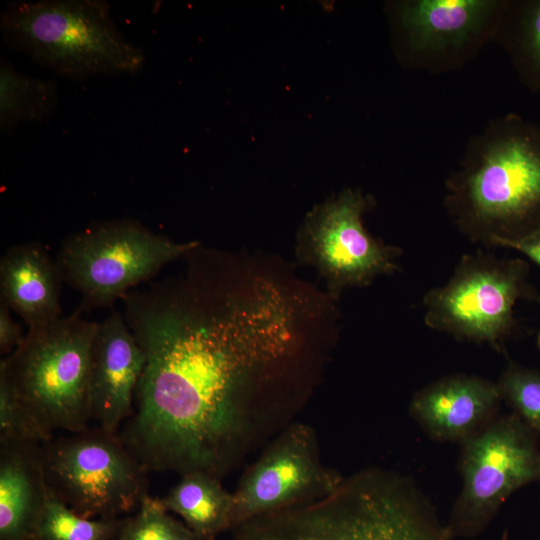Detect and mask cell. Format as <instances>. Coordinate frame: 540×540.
<instances>
[{"instance_id": "6da1fadb", "label": "cell", "mask_w": 540, "mask_h": 540, "mask_svg": "<svg viewBox=\"0 0 540 540\" xmlns=\"http://www.w3.org/2000/svg\"><path fill=\"white\" fill-rule=\"evenodd\" d=\"M192 261L185 277L122 298L145 365L118 435L148 471L221 479L293 422L301 404L279 385L299 342L278 291L262 288L245 304L220 260Z\"/></svg>"}, {"instance_id": "7a4b0ae2", "label": "cell", "mask_w": 540, "mask_h": 540, "mask_svg": "<svg viewBox=\"0 0 540 540\" xmlns=\"http://www.w3.org/2000/svg\"><path fill=\"white\" fill-rule=\"evenodd\" d=\"M443 205L457 230L485 247L540 230V125L514 113L490 121L446 179Z\"/></svg>"}, {"instance_id": "3957f363", "label": "cell", "mask_w": 540, "mask_h": 540, "mask_svg": "<svg viewBox=\"0 0 540 540\" xmlns=\"http://www.w3.org/2000/svg\"><path fill=\"white\" fill-rule=\"evenodd\" d=\"M231 540H454L412 479L368 468L327 496L247 520Z\"/></svg>"}, {"instance_id": "277c9868", "label": "cell", "mask_w": 540, "mask_h": 540, "mask_svg": "<svg viewBox=\"0 0 540 540\" xmlns=\"http://www.w3.org/2000/svg\"><path fill=\"white\" fill-rule=\"evenodd\" d=\"M0 29L9 48L68 78L135 74L145 64L103 0L13 1L1 12Z\"/></svg>"}, {"instance_id": "5b68a950", "label": "cell", "mask_w": 540, "mask_h": 540, "mask_svg": "<svg viewBox=\"0 0 540 540\" xmlns=\"http://www.w3.org/2000/svg\"><path fill=\"white\" fill-rule=\"evenodd\" d=\"M97 322L75 311L28 328L21 344L0 362V375L40 427L71 433L88 428L89 372Z\"/></svg>"}, {"instance_id": "8992f818", "label": "cell", "mask_w": 540, "mask_h": 540, "mask_svg": "<svg viewBox=\"0 0 540 540\" xmlns=\"http://www.w3.org/2000/svg\"><path fill=\"white\" fill-rule=\"evenodd\" d=\"M197 241L176 242L132 218L90 223L62 240L56 255L62 280L79 292V312L111 307L132 287L185 257Z\"/></svg>"}, {"instance_id": "52a82bcc", "label": "cell", "mask_w": 540, "mask_h": 540, "mask_svg": "<svg viewBox=\"0 0 540 540\" xmlns=\"http://www.w3.org/2000/svg\"><path fill=\"white\" fill-rule=\"evenodd\" d=\"M535 296L524 260L484 251L464 254L447 282L424 295V322L432 330L498 350L518 328L517 302Z\"/></svg>"}, {"instance_id": "ba28073f", "label": "cell", "mask_w": 540, "mask_h": 540, "mask_svg": "<svg viewBox=\"0 0 540 540\" xmlns=\"http://www.w3.org/2000/svg\"><path fill=\"white\" fill-rule=\"evenodd\" d=\"M50 490L86 518H119L148 495V470L118 434L98 426L41 445Z\"/></svg>"}, {"instance_id": "9c48e42d", "label": "cell", "mask_w": 540, "mask_h": 540, "mask_svg": "<svg viewBox=\"0 0 540 540\" xmlns=\"http://www.w3.org/2000/svg\"><path fill=\"white\" fill-rule=\"evenodd\" d=\"M461 446L462 487L446 525L454 538L479 534L513 492L540 481L534 432L516 414L497 415Z\"/></svg>"}, {"instance_id": "30bf717a", "label": "cell", "mask_w": 540, "mask_h": 540, "mask_svg": "<svg viewBox=\"0 0 540 540\" xmlns=\"http://www.w3.org/2000/svg\"><path fill=\"white\" fill-rule=\"evenodd\" d=\"M372 205L371 196L346 189L315 206L300 230L298 254L317 268L332 296L399 270L402 251L374 238L364 227L363 215Z\"/></svg>"}, {"instance_id": "8fae6325", "label": "cell", "mask_w": 540, "mask_h": 540, "mask_svg": "<svg viewBox=\"0 0 540 540\" xmlns=\"http://www.w3.org/2000/svg\"><path fill=\"white\" fill-rule=\"evenodd\" d=\"M342 479L322 462L316 431L308 424L292 422L269 441L241 476L233 492V528L323 498Z\"/></svg>"}, {"instance_id": "7c38bea8", "label": "cell", "mask_w": 540, "mask_h": 540, "mask_svg": "<svg viewBox=\"0 0 540 540\" xmlns=\"http://www.w3.org/2000/svg\"><path fill=\"white\" fill-rule=\"evenodd\" d=\"M507 1L408 0L394 5L404 61L430 71L455 69L497 37Z\"/></svg>"}, {"instance_id": "4fadbf2b", "label": "cell", "mask_w": 540, "mask_h": 540, "mask_svg": "<svg viewBox=\"0 0 540 540\" xmlns=\"http://www.w3.org/2000/svg\"><path fill=\"white\" fill-rule=\"evenodd\" d=\"M144 365L145 354L123 314L112 310L97 322L88 395L91 420L99 428L118 434L131 417Z\"/></svg>"}, {"instance_id": "5bb4252c", "label": "cell", "mask_w": 540, "mask_h": 540, "mask_svg": "<svg viewBox=\"0 0 540 540\" xmlns=\"http://www.w3.org/2000/svg\"><path fill=\"white\" fill-rule=\"evenodd\" d=\"M501 401L496 382L452 374L417 391L410 413L430 437L461 443L497 416Z\"/></svg>"}, {"instance_id": "9a60e30c", "label": "cell", "mask_w": 540, "mask_h": 540, "mask_svg": "<svg viewBox=\"0 0 540 540\" xmlns=\"http://www.w3.org/2000/svg\"><path fill=\"white\" fill-rule=\"evenodd\" d=\"M63 283L56 260L40 242L12 246L0 258V303L28 328L61 317Z\"/></svg>"}, {"instance_id": "2e32d148", "label": "cell", "mask_w": 540, "mask_h": 540, "mask_svg": "<svg viewBox=\"0 0 540 540\" xmlns=\"http://www.w3.org/2000/svg\"><path fill=\"white\" fill-rule=\"evenodd\" d=\"M41 445L0 443V540H33L50 490Z\"/></svg>"}, {"instance_id": "e0dca14e", "label": "cell", "mask_w": 540, "mask_h": 540, "mask_svg": "<svg viewBox=\"0 0 540 540\" xmlns=\"http://www.w3.org/2000/svg\"><path fill=\"white\" fill-rule=\"evenodd\" d=\"M161 500L199 540H214L234 527L233 493L209 473L196 471L181 475L180 481Z\"/></svg>"}, {"instance_id": "ac0fdd59", "label": "cell", "mask_w": 540, "mask_h": 540, "mask_svg": "<svg viewBox=\"0 0 540 540\" xmlns=\"http://www.w3.org/2000/svg\"><path fill=\"white\" fill-rule=\"evenodd\" d=\"M59 102L55 79H42L18 71L5 57L0 60V128L11 133L22 123L40 122Z\"/></svg>"}, {"instance_id": "d6986e66", "label": "cell", "mask_w": 540, "mask_h": 540, "mask_svg": "<svg viewBox=\"0 0 540 540\" xmlns=\"http://www.w3.org/2000/svg\"><path fill=\"white\" fill-rule=\"evenodd\" d=\"M496 39L522 83L540 94V0L507 1Z\"/></svg>"}, {"instance_id": "ffe728a7", "label": "cell", "mask_w": 540, "mask_h": 540, "mask_svg": "<svg viewBox=\"0 0 540 540\" xmlns=\"http://www.w3.org/2000/svg\"><path fill=\"white\" fill-rule=\"evenodd\" d=\"M124 520L83 517L49 490L34 527L33 540H113Z\"/></svg>"}, {"instance_id": "44dd1931", "label": "cell", "mask_w": 540, "mask_h": 540, "mask_svg": "<svg viewBox=\"0 0 540 540\" xmlns=\"http://www.w3.org/2000/svg\"><path fill=\"white\" fill-rule=\"evenodd\" d=\"M137 509L124 520L113 540H199L184 523L169 514L161 499L146 495Z\"/></svg>"}, {"instance_id": "7402d4cb", "label": "cell", "mask_w": 540, "mask_h": 540, "mask_svg": "<svg viewBox=\"0 0 540 540\" xmlns=\"http://www.w3.org/2000/svg\"><path fill=\"white\" fill-rule=\"evenodd\" d=\"M501 399L540 434V370L511 362L496 382Z\"/></svg>"}, {"instance_id": "603a6c76", "label": "cell", "mask_w": 540, "mask_h": 540, "mask_svg": "<svg viewBox=\"0 0 540 540\" xmlns=\"http://www.w3.org/2000/svg\"><path fill=\"white\" fill-rule=\"evenodd\" d=\"M52 439L22 404L8 380L0 375V443L44 444Z\"/></svg>"}, {"instance_id": "cb8c5ba5", "label": "cell", "mask_w": 540, "mask_h": 540, "mask_svg": "<svg viewBox=\"0 0 540 540\" xmlns=\"http://www.w3.org/2000/svg\"><path fill=\"white\" fill-rule=\"evenodd\" d=\"M10 309L0 303V352L12 353L23 341L22 327L13 319Z\"/></svg>"}, {"instance_id": "d4e9b609", "label": "cell", "mask_w": 540, "mask_h": 540, "mask_svg": "<svg viewBox=\"0 0 540 540\" xmlns=\"http://www.w3.org/2000/svg\"><path fill=\"white\" fill-rule=\"evenodd\" d=\"M498 247L518 251L540 267V230L516 240L501 242Z\"/></svg>"}, {"instance_id": "484cf974", "label": "cell", "mask_w": 540, "mask_h": 540, "mask_svg": "<svg viewBox=\"0 0 540 540\" xmlns=\"http://www.w3.org/2000/svg\"><path fill=\"white\" fill-rule=\"evenodd\" d=\"M501 540H506V536L504 535Z\"/></svg>"}, {"instance_id": "4316f807", "label": "cell", "mask_w": 540, "mask_h": 540, "mask_svg": "<svg viewBox=\"0 0 540 540\" xmlns=\"http://www.w3.org/2000/svg\"><path fill=\"white\" fill-rule=\"evenodd\" d=\"M538 301H539V303H540V296H539V298H538Z\"/></svg>"}]
</instances>
